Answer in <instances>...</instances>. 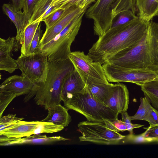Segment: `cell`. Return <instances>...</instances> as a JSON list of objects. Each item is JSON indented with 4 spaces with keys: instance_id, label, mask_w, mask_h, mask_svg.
I'll return each mask as SVG.
<instances>
[{
    "instance_id": "cell-29",
    "label": "cell",
    "mask_w": 158,
    "mask_h": 158,
    "mask_svg": "<svg viewBox=\"0 0 158 158\" xmlns=\"http://www.w3.org/2000/svg\"><path fill=\"white\" fill-rule=\"evenodd\" d=\"M64 10L61 9H56L42 20L41 21H44L46 25V29L52 27L60 19Z\"/></svg>"
},
{
    "instance_id": "cell-35",
    "label": "cell",
    "mask_w": 158,
    "mask_h": 158,
    "mask_svg": "<svg viewBox=\"0 0 158 158\" xmlns=\"http://www.w3.org/2000/svg\"><path fill=\"white\" fill-rule=\"evenodd\" d=\"M122 121L124 123L127 129V131L130 133H133V130L134 128H140L144 125L132 123L131 119V116H129L127 111L122 112L121 114Z\"/></svg>"
},
{
    "instance_id": "cell-36",
    "label": "cell",
    "mask_w": 158,
    "mask_h": 158,
    "mask_svg": "<svg viewBox=\"0 0 158 158\" xmlns=\"http://www.w3.org/2000/svg\"><path fill=\"white\" fill-rule=\"evenodd\" d=\"M36 0H25L23 12L25 13L28 22L32 14Z\"/></svg>"
},
{
    "instance_id": "cell-5",
    "label": "cell",
    "mask_w": 158,
    "mask_h": 158,
    "mask_svg": "<svg viewBox=\"0 0 158 158\" xmlns=\"http://www.w3.org/2000/svg\"><path fill=\"white\" fill-rule=\"evenodd\" d=\"M64 103L67 109L82 114L88 121L102 122L105 119L111 120L118 118V114L92 95L86 85L82 91L73 95Z\"/></svg>"
},
{
    "instance_id": "cell-24",
    "label": "cell",
    "mask_w": 158,
    "mask_h": 158,
    "mask_svg": "<svg viewBox=\"0 0 158 158\" xmlns=\"http://www.w3.org/2000/svg\"><path fill=\"white\" fill-rule=\"evenodd\" d=\"M53 0H39L35 4L28 23L34 22H41L43 16L49 9Z\"/></svg>"
},
{
    "instance_id": "cell-6",
    "label": "cell",
    "mask_w": 158,
    "mask_h": 158,
    "mask_svg": "<svg viewBox=\"0 0 158 158\" xmlns=\"http://www.w3.org/2000/svg\"><path fill=\"white\" fill-rule=\"evenodd\" d=\"M87 10L76 15L53 39L39 47L38 52L47 56L48 61L69 59L71 45L78 32Z\"/></svg>"
},
{
    "instance_id": "cell-37",
    "label": "cell",
    "mask_w": 158,
    "mask_h": 158,
    "mask_svg": "<svg viewBox=\"0 0 158 158\" xmlns=\"http://www.w3.org/2000/svg\"><path fill=\"white\" fill-rule=\"evenodd\" d=\"M146 130L143 135L145 137L153 139L155 141L158 140V124L152 127H143Z\"/></svg>"
},
{
    "instance_id": "cell-21",
    "label": "cell",
    "mask_w": 158,
    "mask_h": 158,
    "mask_svg": "<svg viewBox=\"0 0 158 158\" xmlns=\"http://www.w3.org/2000/svg\"><path fill=\"white\" fill-rule=\"evenodd\" d=\"M141 87L152 106L158 110V80L146 82Z\"/></svg>"
},
{
    "instance_id": "cell-30",
    "label": "cell",
    "mask_w": 158,
    "mask_h": 158,
    "mask_svg": "<svg viewBox=\"0 0 158 158\" xmlns=\"http://www.w3.org/2000/svg\"><path fill=\"white\" fill-rule=\"evenodd\" d=\"M104 123L107 128L111 131L119 132L127 131L124 123L118 118L111 120L105 119Z\"/></svg>"
},
{
    "instance_id": "cell-10",
    "label": "cell",
    "mask_w": 158,
    "mask_h": 158,
    "mask_svg": "<svg viewBox=\"0 0 158 158\" xmlns=\"http://www.w3.org/2000/svg\"><path fill=\"white\" fill-rule=\"evenodd\" d=\"M48 62L47 56L40 52L27 56L21 54L16 60L18 68L21 71L22 75L35 84L45 80Z\"/></svg>"
},
{
    "instance_id": "cell-22",
    "label": "cell",
    "mask_w": 158,
    "mask_h": 158,
    "mask_svg": "<svg viewBox=\"0 0 158 158\" xmlns=\"http://www.w3.org/2000/svg\"><path fill=\"white\" fill-rule=\"evenodd\" d=\"M40 22H34L28 24L25 27L23 32V42L21 45V54L28 55L31 43Z\"/></svg>"
},
{
    "instance_id": "cell-40",
    "label": "cell",
    "mask_w": 158,
    "mask_h": 158,
    "mask_svg": "<svg viewBox=\"0 0 158 158\" xmlns=\"http://www.w3.org/2000/svg\"><path fill=\"white\" fill-rule=\"evenodd\" d=\"M39 0H36V1H35V3H36V2L38 1Z\"/></svg>"
},
{
    "instance_id": "cell-34",
    "label": "cell",
    "mask_w": 158,
    "mask_h": 158,
    "mask_svg": "<svg viewBox=\"0 0 158 158\" xmlns=\"http://www.w3.org/2000/svg\"><path fill=\"white\" fill-rule=\"evenodd\" d=\"M125 138H126L127 141L135 143H147L155 141L153 139L145 137L142 133L138 135H135L133 133H130L129 135L126 136Z\"/></svg>"
},
{
    "instance_id": "cell-28",
    "label": "cell",
    "mask_w": 158,
    "mask_h": 158,
    "mask_svg": "<svg viewBox=\"0 0 158 158\" xmlns=\"http://www.w3.org/2000/svg\"><path fill=\"white\" fill-rule=\"evenodd\" d=\"M140 104L136 113L132 116H131V120H143L144 115L152 106L151 103L145 97L140 99Z\"/></svg>"
},
{
    "instance_id": "cell-11",
    "label": "cell",
    "mask_w": 158,
    "mask_h": 158,
    "mask_svg": "<svg viewBox=\"0 0 158 158\" xmlns=\"http://www.w3.org/2000/svg\"><path fill=\"white\" fill-rule=\"evenodd\" d=\"M35 84L28 78L21 75H14L6 79L0 86V94L13 100L22 95H27Z\"/></svg>"
},
{
    "instance_id": "cell-8",
    "label": "cell",
    "mask_w": 158,
    "mask_h": 158,
    "mask_svg": "<svg viewBox=\"0 0 158 158\" xmlns=\"http://www.w3.org/2000/svg\"><path fill=\"white\" fill-rule=\"evenodd\" d=\"M77 127L79 128L78 131L82 135L79 137L80 142L113 144L117 143L126 137L118 132L108 129L104 121L92 122L86 120L79 123Z\"/></svg>"
},
{
    "instance_id": "cell-16",
    "label": "cell",
    "mask_w": 158,
    "mask_h": 158,
    "mask_svg": "<svg viewBox=\"0 0 158 158\" xmlns=\"http://www.w3.org/2000/svg\"><path fill=\"white\" fill-rule=\"evenodd\" d=\"M86 86L79 74L74 69L63 80L61 94L62 101L65 102L73 95L82 91Z\"/></svg>"
},
{
    "instance_id": "cell-23",
    "label": "cell",
    "mask_w": 158,
    "mask_h": 158,
    "mask_svg": "<svg viewBox=\"0 0 158 158\" xmlns=\"http://www.w3.org/2000/svg\"><path fill=\"white\" fill-rule=\"evenodd\" d=\"M113 84L107 85L90 84L86 85L92 95L98 101L104 102L108 96Z\"/></svg>"
},
{
    "instance_id": "cell-31",
    "label": "cell",
    "mask_w": 158,
    "mask_h": 158,
    "mask_svg": "<svg viewBox=\"0 0 158 158\" xmlns=\"http://www.w3.org/2000/svg\"><path fill=\"white\" fill-rule=\"evenodd\" d=\"M24 118L16 117V114H9L0 118V131L17 122L23 120Z\"/></svg>"
},
{
    "instance_id": "cell-33",
    "label": "cell",
    "mask_w": 158,
    "mask_h": 158,
    "mask_svg": "<svg viewBox=\"0 0 158 158\" xmlns=\"http://www.w3.org/2000/svg\"><path fill=\"white\" fill-rule=\"evenodd\" d=\"M143 120L148 122L149 127L158 124V110L152 106L143 118Z\"/></svg>"
},
{
    "instance_id": "cell-1",
    "label": "cell",
    "mask_w": 158,
    "mask_h": 158,
    "mask_svg": "<svg viewBox=\"0 0 158 158\" xmlns=\"http://www.w3.org/2000/svg\"><path fill=\"white\" fill-rule=\"evenodd\" d=\"M149 22L139 18L126 24L110 28L99 37L88 55L102 65L111 57L138 44L147 31Z\"/></svg>"
},
{
    "instance_id": "cell-4",
    "label": "cell",
    "mask_w": 158,
    "mask_h": 158,
    "mask_svg": "<svg viewBox=\"0 0 158 158\" xmlns=\"http://www.w3.org/2000/svg\"><path fill=\"white\" fill-rule=\"evenodd\" d=\"M136 10L135 0H97L85 12L94 21V34L100 37L109 30L114 17L123 11Z\"/></svg>"
},
{
    "instance_id": "cell-26",
    "label": "cell",
    "mask_w": 158,
    "mask_h": 158,
    "mask_svg": "<svg viewBox=\"0 0 158 158\" xmlns=\"http://www.w3.org/2000/svg\"><path fill=\"white\" fill-rule=\"evenodd\" d=\"M64 127L56 125L50 122L39 121V123L34 132V135L43 133H52L63 130Z\"/></svg>"
},
{
    "instance_id": "cell-7",
    "label": "cell",
    "mask_w": 158,
    "mask_h": 158,
    "mask_svg": "<svg viewBox=\"0 0 158 158\" xmlns=\"http://www.w3.org/2000/svg\"><path fill=\"white\" fill-rule=\"evenodd\" d=\"M69 58L86 85H107V79L102 65L94 61L83 52H71Z\"/></svg>"
},
{
    "instance_id": "cell-14",
    "label": "cell",
    "mask_w": 158,
    "mask_h": 158,
    "mask_svg": "<svg viewBox=\"0 0 158 158\" xmlns=\"http://www.w3.org/2000/svg\"><path fill=\"white\" fill-rule=\"evenodd\" d=\"M129 95L127 86L118 83L113 84L104 104L117 114L126 111L128 109Z\"/></svg>"
},
{
    "instance_id": "cell-19",
    "label": "cell",
    "mask_w": 158,
    "mask_h": 158,
    "mask_svg": "<svg viewBox=\"0 0 158 158\" xmlns=\"http://www.w3.org/2000/svg\"><path fill=\"white\" fill-rule=\"evenodd\" d=\"M47 116L41 121L50 122L55 124L66 127L71 121V117L68 112L69 110L60 104L47 108Z\"/></svg>"
},
{
    "instance_id": "cell-18",
    "label": "cell",
    "mask_w": 158,
    "mask_h": 158,
    "mask_svg": "<svg viewBox=\"0 0 158 158\" xmlns=\"http://www.w3.org/2000/svg\"><path fill=\"white\" fill-rule=\"evenodd\" d=\"M2 10L3 13L8 17L15 25L17 30L16 38L21 45L24 31L28 24L25 13L22 10H16L12 5L8 3L3 5Z\"/></svg>"
},
{
    "instance_id": "cell-27",
    "label": "cell",
    "mask_w": 158,
    "mask_h": 158,
    "mask_svg": "<svg viewBox=\"0 0 158 158\" xmlns=\"http://www.w3.org/2000/svg\"><path fill=\"white\" fill-rule=\"evenodd\" d=\"M85 0H53L51 6H55L56 9L65 10L73 5L84 7L87 4H85Z\"/></svg>"
},
{
    "instance_id": "cell-2",
    "label": "cell",
    "mask_w": 158,
    "mask_h": 158,
    "mask_svg": "<svg viewBox=\"0 0 158 158\" xmlns=\"http://www.w3.org/2000/svg\"><path fill=\"white\" fill-rule=\"evenodd\" d=\"M106 62L126 69L158 72V23L151 20L147 31L138 44L112 56Z\"/></svg>"
},
{
    "instance_id": "cell-12",
    "label": "cell",
    "mask_w": 158,
    "mask_h": 158,
    "mask_svg": "<svg viewBox=\"0 0 158 158\" xmlns=\"http://www.w3.org/2000/svg\"><path fill=\"white\" fill-rule=\"evenodd\" d=\"M92 3H94L93 1L88 2L84 7L73 5L65 10L60 19L52 27L46 29L41 38L38 48L53 39L76 15L87 9Z\"/></svg>"
},
{
    "instance_id": "cell-13",
    "label": "cell",
    "mask_w": 158,
    "mask_h": 158,
    "mask_svg": "<svg viewBox=\"0 0 158 158\" xmlns=\"http://www.w3.org/2000/svg\"><path fill=\"white\" fill-rule=\"evenodd\" d=\"M21 44L15 37H9L7 39L0 38V69L13 73L18 69L16 60L11 56L13 52L18 51Z\"/></svg>"
},
{
    "instance_id": "cell-9",
    "label": "cell",
    "mask_w": 158,
    "mask_h": 158,
    "mask_svg": "<svg viewBox=\"0 0 158 158\" xmlns=\"http://www.w3.org/2000/svg\"><path fill=\"white\" fill-rule=\"evenodd\" d=\"M102 66L109 82H126L141 86L147 82L158 80V72L126 69L106 62Z\"/></svg>"
},
{
    "instance_id": "cell-39",
    "label": "cell",
    "mask_w": 158,
    "mask_h": 158,
    "mask_svg": "<svg viewBox=\"0 0 158 158\" xmlns=\"http://www.w3.org/2000/svg\"><path fill=\"white\" fill-rule=\"evenodd\" d=\"M95 0H85V4L86 5L88 2H89L92 1H94Z\"/></svg>"
},
{
    "instance_id": "cell-38",
    "label": "cell",
    "mask_w": 158,
    "mask_h": 158,
    "mask_svg": "<svg viewBox=\"0 0 158 158\" xmlns=\"http://www.w3.org/2000/svg\"><path fill=\"white\" fill-rule=\"evenodd\" d=\"M25 0H11L12 5L17 11L22 10L23 9Z\"/></svg>"
},
{
    "instance_id": "cell-32",
    "label": "cell",
    "mask_w": 158,
    "mask_h": 158,
    "mask_svg": "<svg viewBox=\"0 0 158 158\" xmlns=\"http://www.w3.org/2000/svg\"><path fill=\"white\" fill-rule=\"evenodd\" d=\"M41 32V25L40 24L35 31L27 55L33 54L38 52V47L41 39L40 37Z\"/></svg>"
},
{
    "instance_id": "cell-20",
    "label": "cell",
    "mask_w": 158,
    "mask_h": 158,
    "mask_svg": "<svg viewBox=\"0 0 158 158\" xmlns=\"http://www.w3.org/2000/svg\"><path fill=\"white\" fill-rule=\"evenodd\" d=\"M139 17L150 22L158 13V0H135Z\"/></svg>"
},
{
    "instance_id": "cell-41",
    "label": "cell",
    "mask_w": 158,
    "mask_h": 158,
    "mask_svg": "<svg viewBox=\"0 0 158 158\" xmlns=\"http://www.w3.org/2000/svg\"><path fill=\"white\" fill-rule=\"evenodd\" d=\"M156 15H157V16H158V13H157V14Z\"/></svg>"
},
{
    "instance_id": "cell-17",
    "label": "cell",
    "mask_w": 158,
    "mask_h": 158,
    "mask_svg": "<svg viewBox=\"0 0 158 158\" xmlns=\"http://www.w3.org/2000/svg\"><path fill=\"white\" fill-rule=\"evenodd\" d=\"M39 121H20L0 131V135L7 137L19 138L34 135Z\"/></svg>"
},
{
    "instance_id": "cell-15",
    "label": "cell",
    "mask_w": 158,
    "mask_h": 158,
    "mask_svg": "<svg viewBox=\"0 0 158 158\" xmlns=\"http://www.w3.org/2000/svg\"><path fill=\"white\" fill-rule=\"evenodd\" d=\"M68 139L60 136L48 137L45 135L40 134L19 138L7 137L0 135V145L6 146L26 144H47Z\"/></svg>"
},
{
    "instance_id": "cell-3",
    "label": "cell",
    "mask_w": 158,
    "mask_h": 158,
    "mask_svg": "<svg viewBox=\"0 0 158 158\" xmlns=\"http://www.w3.org/2000/svg\"><path fill=\"white\" fill-rule=\"evenodd\" d=\"M74 69L69 58L48 61L45 80L35 84L31 92L26 95L24 101H28L35 96L34 100L36 103L44 106L45 110L60 104L62 101L61 94L63 80Z\"/></svg>"
},
{
    "instance_id": "cell-25",
    "label": "cell",
    "mask_w": 158,
    "mask_h": 158,
    "mask_svg": "<svg viewBox=\"0 0 158 158\" xmlns=\"http://www.w3.org/2000/svg\"><path fill=\"white\" fill-rule=\"evenodd\" d=\"M139 18L135 15V12L131 10L123 11L113 18L110 28L126 24Z\"/></svg>"
}]
</instances>
